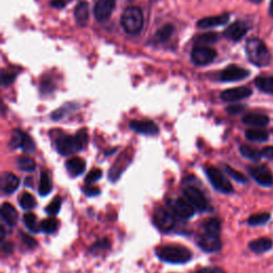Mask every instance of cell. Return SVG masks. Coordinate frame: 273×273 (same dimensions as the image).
<instances>
[{
  "mask_svg": "<svg viewBox=\"0 0 273 273\" xmlns=\"http://www.w3.org/2000/svg\"><path fill=\"white\" fill-rule=\"evenodd\" d=\"M157 256L160 260L170 263H185L192 258V253L182 246H163L157 249Z\"/></svg>",
  "mask_w": 273,
  "mask_h": 273,
  "instance_id": "277c9868",
  "label": "cell"
},
{
  "mask_svg": "<svg viewBox=\"0 0 273 273\" xmlns=\"http://www.w3.org/2000/svg\"><path fill=\"white\" fill-rule=\"evenodd\" d=\"M246 51L249 60L257 67H266L271 61V53L266 44L257 37L248 40Z\"/></svg>",
  "mask_w": 273,
  "mask_h": 273,
  "instance_id": "7a4b0ae2",
  "label": "cell"
},
{
  "mask_svg": "<svg viewBox=\"0 0 273 273\" xmlns=\"http://www.w3.org/2000/svg\"><path fill=\"white\" fill-rule=\"evenodd\" d=\"M250 2H252V3H255V4H259L260 2H262V0H250Z\"/></svg>",
  "mask_w": 273,
  "mask_h": 273,
  "instance_id": "db71d44e",
  "label": "cell"
},
{
  "mask_svg": "<svg viewBox=\"0 0 273 273\" xmlns=\"http://www.w3.org/2000/svg\"><path fill=\"white\" fill-rule=\"evenodd\" d=\"M225 171H227V173L233 177L235 181H237L239 183H246L247 182V177L244 176L242 173L236 171V170H234L233 168H231L230 166H225Z\"/></svg>",
  "mask_w": 273,
  "mask_h": 273,
  "instance_id": "b9f144b4",
  "label": "cell"
},
{
  "mask_svg": "<svg viewBox=\"0 0 273 273\" xmlns=\"http://www.w3.org/2000/svg\"><path fill=\"white\" fill-rule=\"evenodd\" d=\"M269 15L271 17H273V0H271L270 3V7H269Z\"/></svg>",
  "mask_w": 273,
  "mask_h": 273,
  "instance_id": "816d5d0a",
  "label": "cell"
},
{
  "mask_svg": "<svg viewBox=\"0 0 273 273\" xmlns=\"http://www.w3.org/2000/svg\"><path fill=\"white\" fill-rule=\"evenodd\" d=\"M154 223L162 232L171 231L175 224L173 214L165 208H158L154 212Z\"/></svg>",
  "mask_w": 273,
  "mask_h": 273,
  "instance_id": "8fae6325",
  "label": "cell"
},
{
  "mask_svg": "<svg viewBox=\"0 0 273 273\" xmlns=\"http://www.w3.org/2000/svg\"><path fill=\"white\" fill-rule=\"evenodd\" d=\"M51 189H52V184H51L49 173L47 171H42L41 177H40V184H39L40 195H42V196L47 195L50 192Z\"/></svg>",
  "mask_w": 273,
  "mask_h": 273,
  "instance_id": "4316f807",
  "label": "cell"
},
{
  "mask_svg": "<svg viewBox=\"0 0 273 273\" xmlns=\"http://www.w3.org/2000/svg\"><path fill=\"white\" fill-rule=\"evenodd\" d=\"M203 228L205 230V233L219 235V233L221 231V222L218 218H211L204 223Z\"/></svg>",
  "mask_w": 273,
  "mask_h": 273,
  "instance_id": "e575fe53",
  "label": "cell"
},
{
  "mask_svg": "<svg viewBox=\"0 0 273 273\" xmlns=\"http://www.w3.org/2000/svg\"><path fill=\"white\" fill-rule=\"evenodd\" d=\"M243 109H244V107L241 105H233V106L228 107L227 110L231 115H238V114H240V112L243 111Z\"/></svg>",
  "mask_w": 273,
  "mask_h": 273,
  "instance_id": "bcb514c9",
  "label": "cell"
},
{
  "mask_svg": "<svg viewBox=\"0 0 273 273\" xmlns=\"http://www.w3.org/2000/svg\"><path fill=\"white\" fill-rule=\"evenodd\" d=\"M41 228L46 234H53L58 230V221L54 218H48L42 222Z\"/></svg>",
  "mask_w": 273,
  "mask_h": 273,
  "instance_id": "f35d334b",
  "label": "cell"
},
{
  "mask_svg": "<svg viewBox=\"0 0 273 273\" xmlns=\"http://www.w3.org/2000/svg\"><path fill=\"white\" fill-rule=\"evenodd\" d=\"M261 154H262V156H265V157L273 160V146L263 147L261 150Z\"/></svg>",
  "mask_w": 273,
  "mask_h": 273,
  "instance_id": "7dc6e473",
  "label": "cell"
},
{
  "mask_svg": "<svg viewBox=\"0 0 273 273\" xmlns=\"http://www.w3.org/2000/svg\"><path fill=\"white\" fill-rule=\"evenodd\" d=\"M219 40V35L218 33L214 32H208V33H203L196 37V43L200 45H205V44H213L216 41Z\"/></svg>",
  "mask_w": 273,
  "mask_h": 273,
  "instance_id": "8d00e7d4",
  "label": "cell"
},
{
  "mask_svg": "<svg viewBox=\"0 0 273 273\" xmlns=\"http://www.w3.org/2000/svg\"><path fill=\"white\" fill-rule=\"evenodd\" d=\"M206 175L215 190L222 193H232L234 188L225 175L215 168H207Z\"/></svg>",
  "mask_w": 273,
  "mask_h": 273,
  "instance_id": "5b68a950",
  "label": "cell"
},
{
  "mask_svg": "<svg viewBox=\"0 0 273 273\" xmlns=\"http://www.w3.org/2000/svg\"><path fill=\"white\" fill-rule=\"evenodd\" d=\"M196 273H219V271L213 268H204L200 271H197Z\"/></svg>",
  "mask_w": 273,
  "mask_h": 273,
  "instance_id": "f907efd6",
  "label": "cell"
},
{
  "mask_svg": "<svg viewBox=\"0 0 273 273\" xmlns=\"http://www.w3.org/2000/svg\"><path fill=\"white\" fill-rule=\"evenodd\" d=\"M252 94V90L248 87H239L225 90L221 93V99L224 101H237L243 98L249 97Z\"/></svg>",
  "mask_w": 273,
  "mask_h": 273,
  "instance_id": "ac0fdd59",
  "label": "cell"
},
{
  "mask_svg": "<svg viewBox=\"0 0 273 273\" xmlns=\"http://www.w3.org/2000/svg\"><path fill=\"white\" fill-rule=\"evenodd\" d=\"M239 150H240V154L246 157L247 159H250V160H253V161H259V160L261 159V152H259V150H257L256 148H253L249 145H241L239 147Z\"/></svg>",
  "mask_w": 273,
  "mask_h": 273,
  "instance_id": "f1b7e54d",
  "label": "cell"
},
{
  "mask_svg": "<svg viewBox=\"0 0 273 273\" xmlns=\"http://www.w3.org/2000/svg\"><path fill=\"white\" fill-rule=\"evenodd\" d=\"M50 6L56 9H63L65 6H67V3L64 0H52L50 3Z\"/></svg>",
  "mask_w": 273,
  "mask_h": 273,
  "instance_id": "c3c4849f",
  "label": "cell"
},
{
  "mask_svg": "<svg viewBox=\"0 0 273 273\" xmlns=\"http://www.w3.org/2000/svg\"><path fill=\"white\" fill-rule=\"evenodd\" d=\"M269 118L265 115H259V114H252L248 115L242 119L243 124L254 126V127H263L269 123Z\"/></svg>",
  "mask_w": 273,
  "mask_h": 273,
  "instance_id": "cb8c5ba5",
  "label": "cell"
},
{
  "mask_svg": "<svg viewBox=\"0 0 273 273\" xmlns=\"http://www.w3.org/2000/svg\"><path fill=\"white\" fill-rule=\"evenodd\" d=\"M24 224L27 227V229L29 230L32 233H39L42 228L39 225V222H37L36 215L33 213H26L24 215Z\"/></svg>",
  "mask_w": 273,
  "mask_h": 273,
  "instance_id": "d6a6232c",
  "label": "cell"
},
{
  "mask_svg": "<svg viewBox=\"0 0 273 273\" xmlns=\"http://www.w3.org/2000/svg\"><path fill=\"white\" fill-rule=\"evenodd\" d=\"M10 146L12 148H22L25 153H33L35 150V144L33 142L32 138L23 133L20 129H15L11 136L10 140Z\"/></svg>",
  "mask_w": 273,
  "mask_h": 273,
  "instance_id": "8992f818",
  "label": "cell"
},
{
  "mask_svg": "<svg viewBox=\"0 0 273 273\" xmlns=\"http://www.w3.org/2000/svg\"><path fill=\"white\" fill-rule=\"evenodd\" d=\"M270 220V213L268 212H261V213H256L251 215L248 224L251 225V227H257V225H262L266 224Z\"/></svg>",
  "mask_w": 273,
  "mask_h": 273,
  "instance_id": "836d02e7",
  "label": "cell"
},
{
  "mask_svg": "<svg viewBox=\"0 0 273 273\" xmlns=\"http://www.w3.org/2000/svg\"><path fill=\"white\" fill-rule=\"evenodd\" d=\"M109 249H110V241L105 238V239H100L94 243L90 249V252L92 254H95V255H97V254H99L101 252H105Z\"/></svg>",
  "mask_w": 273,
  "mask_h": 273,
  "instance_id": "74e56055",
  "label": "cell"
},
{
  "mask_svg": "<svg viewBox=\"0 0 273 273\" xmlns=\"http://www.w3.org/2000/svg\"><path fill=\"white\" fill-rule=\"evenodd\" d=\"M67 171L72 176H79L86 170V162L80 157H73L65 162Z\"/></svg>",
  "mask_w": 273,
  "mask_h": 273,
  "instance_id": "44dd1931",
  "label": "cell"
},
{
  "mask_svg": "<svg viewBox=\"0 0 273 273\" xmlns=\"http://www.w3.org/2000/svg\"><path fill=\"white\" fill-rule=\"evenodd\" d=\"M101 176H102V172H101L100 169H94V170H92L88 173L84 182H86V184L90 185V184H93V183L99 181Z\"/></svg>",
  "mask_w": 273,
  "mask_h": 273,
  "instance_id": "60d3db41",
  "label": "cell"
},
{
  "mask_svg": "<svg viewBox=\"0 0 273 273\" xmlns=\"http://www.w3.org/2000/svg\"><path fill=\"white\" fill-rule=\"evenodd\" d=\"M248 30H249V28L244 23L235 22L224 30L223 35L225 37H228L229 40L237 42V41H240L242 37L247 34Z\"/></svg>",
  "mask_w": 273,
  "mask_h": 273,
  "instance_id": "e0dca14e",
  "label": "cell"
},
{
  "mask_svg": "<svg viewBox=\"0 0 273 273\" xmlns=\"http://www.w3.org/2000/svg\"><path fill=\"white\" fill-rule=\"evenodd\" d=\"M196 242H197V246L200 247V249L206 253L218 252L222 248V242H221L219 235H215V234L205 233L197 238Z\"/></svg>",
  "mask_w": 273,
  "mask_h": 273,
  "instance_id": "30bf717a",
  "label": "cell"
},
{
  "mask_svg": "<svg viewBox=\"0 0 273 273\" xmlns=\"http://www.w3.org/2000/svg\"><path fill=\"white\" fill-rule=\"evenodd\" d=\"M256 87L266 93H273V76H259L255 79Z\"/></svg>",
  "mask_w": 273,
  "mask_h": 273,
  "instance_id": "83f0119b",
  "label": "cell"
},
{
  "mask_svg": "<svg viewBox=\"0 0 273 273\" xmlns=\"http://www.w3.org/2000/svg\"><path fill=\"white\" fill-rule=\"evenodd\" d=\"M16 162H17L18 167H20L21 170L25 171V172H33L36 168V163H35L34 160L30 157H27V156L18 157Z\"/></svg>",
  "mask_w": 273,
  "mask_h": 273,
  "instance_id": "4dcf8cb0",
  "label": "cell"
},
{
  "mask_svg": "<svg viewBox=\"0 0 273 273\" xmlns=\"http://www.w3.org/2000/svg\"><path fill=\"white\" fill-rule=\"evenodd\" d=\"M20 205L25 210H31L36 206V202L34 197L32 196V194L24 192L22 196L20 197Z\"/></svg>",
  "mask_w": 273,
  "mask_h": 273,
  "instance_id": "d590c367",
  "label": "cell"
},
{
  "mask_svg": "<svg viewBox=\"0 0 273 273\" xmlns=\"http://www.w3.org/2000/svg\"><path fill=\"white\" fill-rule=\"evenodd\" d=\"M82 191L87 196H96V195H98L100 193L99 188L94 187V186L84 187V188H82Z\"/></svg>",
  "mask_w": 273,
  "mask_h": 273,
  "instance_id": "ee69618b",
  "label": "cell"
},
{
  "mask_svg": "<svg viewBox=\"0 0 273 273\" xmlns=\"http://www.w3.org/2000/svg\"><path fill=\"white\" fill-rule=\"evenodd\" d=\"M88 133L86 129H80L76 136L65 135L62 131L56 137L54 143L58 153L63 156H69L80 150L87 145Z\"/></svg>",
  "mask_w": 273,
  "mask_h": 273,
  "instance_id": "6da1fadb",
  "label": "cell"
},
{
  "mask_svg": "<svg viewBox=\"0 0 273 273\" xmlns=\"http://www.w3.org/2000/svg\"><path fill=\"white\" fill-rule=\"evenodd\" d=\"M268 137L266 131L261 129H248L246 131V138L254 142H265Z\"/></svg>",
  "mask_w": 273,
  "mask_h": 273,
  "instance_id": "f546056e",
  "label": "cell"
},
{
  "mask_svg": "<svg viewBox=\"0 0 273 273\" xmlns=\"http://www.w3.org/2000/svg\"><path fill=\"white\" fill-rule=\"evenodd\" d=\"M174 31H175L174 26L171 24H167L163 27L160 28V29L156 32L155 39L159 43H165L171 39V36L173 35Z\"/></svg>",
  "mask_w": 273,
  "mask_h": 273,
  "instance_id": "484cf974",
  "label": "cell"
},
{
  "mask_svg": "<svg viewBox=\"0 0 273 273\" xmlns=\"http://www.w3.org/2000/svg\"><path fill=\"white\" fill-rule=\"evenodd\" d=\"M117 0H98L94 7V16L97 22H106L114 13Z\"/></svg>",
  "mask_w": 273,
  "mask_h": 273,
  "instance_id": "7c38bea8",
  "label": "cell"
},
{
  "mask_svg": "<svg viewBox=\"0 0 273 273\" xmlns=\"http://www.w3.org/2000/svg\"><path fill=\"white\" fill-rule=\"evenodd\" d=\"M168 205L176 215L184 219H190L195 213L194 206L185 196L176 200H171V202H169Z\"/></svg>",
  "mask_w": 273,
  "mask_h": 273,
  "instance_id": "ba28073f",
  "label": "cell"
},
{
  "mask_svg": "<svg viewBox=\"0 0 273 273\" xmlns=\"http://www.w3.org/2000/svg\"><path fill=\"white\" fill-rule=\"evenodd\" d=\"M184 196L194 206V208L197 211L203 212L207 209V206H208V204H207V201L205 199L204 194L201 192L200 189H197L196 187H194V186L185 187L184 188Z\"/></svg>",
  "mask_w": 273,
  "mask_h": 273,
  "instance_id": "9c48e42d",
  "label": "cell"
},
{
  "mask_svg": "<svg viewBox=\"0 0 273 273\" xmlns=\"http://www.w3.org/2000/svg\"><path fill=\"white\" fill-rule=\"evenodd\" d=\"M273 241L270 238H258L250 242L249 248L254 253H265L271 250Z\"/></svg>",
  "mask_w": 273,
  "mask_h": 273,
  "instance_id": "d4e9b609",
  "label": "cell"
},
{
  "mask_svg": "<svg viewBox=\"0 0 273 273\" xmlns=\"http://www.w3.org/2000/svg\"><path fill=\"white\" fill-rule=\"evenodd\" d=\"M144 23L143 12L138 7L126 8L121 17V25L124 30L131 35H137L142 30Z\"/></svg>",
  "mask_w": 273,
  "mask_h": 273,
  "instance_id": "3957f363",
  "label": "cell"
},
{
  "mask_svg": "<svg viewBox=\"0 0 273 273\" xmlns=\"http://www.w3.org/2000/svg\"><path fill=\"white\" fill-rule=\"evenodd\" d=\"M3 251L5 253H11L13 251V244L11 242L3 243Z\"/></svg>",
  "mask_w": 273,
  "mask_h": 273,
  "instance_id": "681fc988",
  "label": "cell"
},
{
  "mask_svg": "<svg viewBox=\"0 0 273 273\" xmlns=\"http://www.w3.org/2000/svg\"><path fill=\"white\" fill-rule=\"evenodd\" d=\"M22 240H23V243L28 248L33 249V248H36V246H37L36 240L30 236H28V235L22 234Z\"/></svg>",
  "mask_w": 273,
  "mask_h": 273,
  "instance_id": "f6af8a7d",
  "label": "cell"
},
{
  "mask_svg": "<svg viewBox=\"0 0 273 273\" xmlns=\"http://www.w3.org/2000/svg\"><path fill=\"white\" fill-rule=\"evenodd\" d=\"M61 204H62L61 197L59 196L54 197L53 201L46 207V212L50 215H56L61 209Z\"/></svg>",
  "mask_w": 273,
  "mask_h": 273,
  "instance_id": "ab89813d",
  "label": "cell"
},
{
  "mask_svg": "<svg viewBox=\"0 0 273 273\" xmlns=\"http://www.w3.org/2000/svg\"><path fill=\"white\" fill-rule=\"evenodd\" d=\"M129 127L136 131L137 134L146 135V136H156L159 133L158 126L152 121H139V120H133L130 121Z\"/></svg>",
  "mask_w": 273,
  "mask_h": 273,
  "instance_id": "4fadbf2b",
  "label": "cell"
},
{
  "mask_svg": "<svg viewBox=\"0 0 273 273\" xmlns=\"http://www.w3.org/2000/svg\"><path fill=\"white\" fill-rule=\"evenodd\" d=\"M76 105H74V103H67V105H64L63 107L57 109L56 111H53L51 114V119H53L54 121H59L62 120L63 118L67 117L68 115L72 114L73 111L76 110Z\"/></svg>",
  "mask_w": 273,
  "mask_h": 273,
  "instance_id": "1f68e13d",
  "label": "cell"
},
{
  "mask_svg": "<svg viewBox=\"0 0 273 273\" xmlns=\"http://www.w3.org/2000/svg\"><path fill=\"white\" fill-rule=\"evenodd\" d=\"M0 230H2V241H4L5 237H6V230H5V227H3L2 225V228H0Z\"/></svg>",
  "mask_w": 273,
  "mask_h": 273,
  "instance_id": "f5cc1de1",
  "label": "cell"
},
{
  "mask_svg": "<svg viewBox=\"0 0 273 273\" xmlns=\"http://www.w3.org/2000/svg\"><path fill=\"white\" fill-rule=\"evenodd\" d=\"M75 20L80 27H86L89 22V5L86 2H79L75 8Z\"/></svg>",
  "mask_w": 273,
  "mask_h": 273,
  "instance_id": "7402d4cb",
  "label": "cell"
},
{
  "mask_svg": "<svg viewBox=\"0 0 273 273\" xmlns=\"http://www.w3.org/2000/svg\"><path fill=\"white\" fill-rule=\"evenodd\" d=\"M216 57V51L210 47L199 45L195 46L191 51V60L195 65L204 67L211 63Z\"/></svg>",
  "mask_w": 273,
  "mask_h": 273,
  "instance_id": "52a82bcc",
  "label": "cell"
},
{
  "mask_svg": "<svg viewBox=\"0 0 273 273\" xmlns=\"http://www.w3.org/2000/svg\"><path fill=\"white\" fill-rule=\"evenodd\" d=\"M249 172L254 180L261 186H271L273 183L272 173L266 166L250 168Z\"/></svg>",
  "mask_w": 273,
  "mask_h": 273,
  "instance_id": "2e32d148",
  "label": "cell"
},
{
  "mask_svg": "<svg viewBox=\"0 0 273 273\" xmlns=\"http://www.w3.org/2000/svg\"><path fill=\"white\" fill-rule=\"evenodd\" d=\"M249 75H250L249 71L239 68L237 67V65H230V67H228L221 73L220 79L222 81H227V82L238 81V80L247 78Z\"/></svg>",
  "mask_w": 273,
  "mask_h": 273,
  "instance_id": "9a60e30c",
  "label": "cell"
},
{
  "mask_svg": "<svg viewBox=\"0 0 273 273\" xmlns=\"http://www.w3.org/2000/svg\"><path fill=\"white\" fill-rule=\"evenodd\" d=\"M2 218L9 225V227H14L17 219L18 213L15 207L10 203H4L2 206Z\"/></svg>",
  "mask_w": 273,
  "mask_h": 273,
  "instance_id": "603a6c76",
  "label": "cell"
},
{
  "mask_svg": "<svg viewBox=\"0 0 273 273\" xmlns=\"http://www.w3.org/2000/svg\"><path fill=\"white\" fill-rule=\"evenodd\" d=\"M20 187V178L13 173H4L2 176V190L6 194H12Z\"/></svg>",
  "mask_w": 273,
  "mask_h": 273,
  "instance_id": "ffe728a7",
  "label": "cell"
},
{
  "mask_svg": "<svg viewBox=\"0 0 273 273\" xmlns=\"http://www.w3.org/2000/svg\"><path fill=\"white\" fill-rule=\"evenodd\" d=\"M15 78H16V74L15 73L6 72L5 70H3V73H2V84H3V87L10 86L11 83L14 82Z\"/></svg>",
  "mask_w": 273,
  "mask_h": 273,
  "instance_id": "7bdbcfd3",
  "label": "cell"
},
{
  "mask_svg": "<svg viewBox=\"0 0 273 273\" xmlns=\"http://www.w3.org/2000/svg\"><path fill=\"white\" fill-rule=\"evenodd\" d=\"M230 20V14L224 13L218 16H209V17H204L202 20L197 22V27L202 28V29H207V28H212V27H218L225 25Z\"/></svg>",
  "mask_w": 273,
  "mask_h": 273,
  "instance_id": "d6986e66",
  "label": "cell"
},
{
  "mask_svg": "<svg viewBox=\"0 0 273 273\" xmlns=\"http://www.w3.org/2000/svg\"><path fill=\"white\" fill-rule=\"evenodd\" d=\"M130 161H131V155H129V152L126 150V152H124L121 155V157H119V159L117 160L114 167L110 169V171H109L110 181L116 183L120 178L121 174L126 170V168L128 167Z\"/></svg>",
  "mask_w": 273,
  "mask_h": 273,
  "instance_id": "5bb4252c",
  "label": "cell"
}]
</instances>
